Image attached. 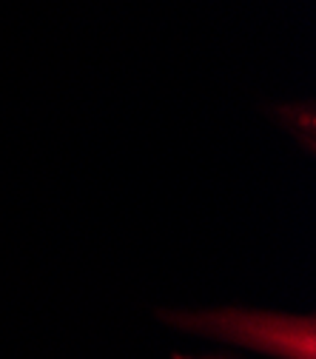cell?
Listing matches in <instances>:
<instances>
[{
    "label": "cell",
    "instance_id": "6da1fadb",
    "mask_svg": "<svg viewBox=\"0 0 316 359\" xmlns=\"http://www.w3.org/2000/svg\"><path fill=\"white\" fill-rule=\"evenodd\" d=\"M188 331L211 334L280 359H316L313 320L310 317H282V313L259 311H211L177 317Z\"/></svg>",
    "mask_w": 316,
    "mask_h": 359
}]
</instances>
